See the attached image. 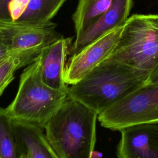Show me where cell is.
I'll return each mask as SVG.
<instances>
[{"label": "cell", "mask_w": 158, "mask_h": 158, "mask_svg": "<svg viewBox=\"0 0 158 158\" xmlns=\"http://www.w3.org/2000/svg\"><path fill=\"white\" fill-rule=\"evenodd\" d=\"M98 114L69 95L49 120L46 138L59 158H92Z\"/></svg>", "instance_id": "6da1fadb"}, {"label": "cell", "mask_w": 158, "mask_h": 158, "mask_svg": "<svg viewBox=\"0 0 158 158\" xmlns=\"http://www.w3.org/2000/svg\"><path fill=\"white\" fill-rule=\"evenodd\" d=\"M146 82L139 72L108 58L68 87L67 92L99 115Z\"/></svg>", "instance_id": "7a4b0ae2"}, {"label": "cell", "mask_w": 158, "mask_h": 158, "mask_svg": "<svg viewBox=\"0 0 158 158\" xmlns=\"http://www.w3.org/2000/svg\"><path fill=\"white\" fill-rule=\"evenodd\" d=\"M67 91L51 88L43 81L37 57L23 70L15 97L5 109L13 120L44 129L68 96Z\"/></svg>", "instance_id": "3957f363"}, {"label": "cell", "mask_w": 158, "mask_h": 158, "mask_svg": "<svg viewBox=\"0 0 158 158\" xmlns=\"http://www.w3.org/2000/svg\"><path fill=\"white\" fill-rule=\"evenodd\" d=\"M109 58L136 70L148 80L158 63V15L129 17Z\"/></svg>", "instance_id": "277c9868"}, {"label": "cell", "mask_w": 158, "mask_h": 158, "mask_svg": "<svg viewBox=\"0 0 158 158\" xmlns=\"http://www.w3.org/2000/svg\"><path fill=\"white\" fill-rule=\"evenodd\" d=\"M102 127L119 130L130 125L158 122V82L145 84L98 115Z\"/></svg>", "instance_id": "5b68a950"}, {"label": "cell", "mask_w": 158, "mask_h": 158, "mask_svg": "<svg viewBox=\"0 0 158 158\" xmlns=\"http://www.w3.org/2000/svg\"><path fill=\"white\" fill-rule=\"evenodd\" d=\"M122 27L108 31L70 56L64 73L67 85L77 83L110 56L119 41Z\"/></svg>", "instance_id": "8992f818"}, {"label": "cell", "mask_w": 158, "mask_h": 158, "mask_svg": "<svg viewBox=\"0 0 158 158\" xmlns=\"http://www.w3.org/2000/svg\"><path fill=\"white\" fill-rule=\"evenodd\" d=\"M57 27L52 21L0 22V41L10 51L40 47L64 37L56 30Z\"/></svg>", "instance_id": "52a82bcc"}, {"label": "cell", "mask_w": 158, "mask_h": 158, "mask_svg": "<svg viewBox=\"0 0 158 158\" xmlns=\"http://www.w3.org/2000/svg\"><path fill=\"white\" fill-rule=\"evenodd\" d=\"M118 131L117 158H158V122L135 123Z\"/></svg>", "instance_id": "ba28073f"}, {"label": "cell", "mask_w": 158, "mask_h": 158, "mask_svg": "<svg viewBox=\"0 0 158 158\" xmlns=\"http://www.w3.org/2000/svg\"><path fill=\"white\" fill-rule=\"evenodd\" d=\"M73 37H62L45 46L38 56L43 81L51 88L68 89L64 81L67 57L70 54Z\"/></svg>", "instance_id": "9c48e42d"}, {"label": "cell", "mask_w": 158, "mask_h": 158, "mask_svg": "<svg viewBox=\"0 0 158 158\" xmlns=\"http://www.w3.org/2000/svg\"><path fill=\"white\" fill-rule=\"evenodd\" d=\"M133 3V0H113L110 7L73 42L70 56L108 31L122 27L129 17Z\"/></svg>", "instance_id": "30bf717a"}, {"label": "cell", "mask_w": 158, "mask_h": 158, "mask_svg": "<svg viewBox=\"0 0 158 158\" xmlns=\"http://www.w3.org/2000/svg\"><path fill=\"white\" fill-rule=\"evenodd\" d=\"M13 124L22 154L30 158H59L48 143L43 128L15 120Z\"/></svg>", "instance_id": "8fae6325"}, {"label": "cell", "mask_w": 158, "mask_h": 158, "mask_svg": "<svg viewBox=\"0 0 158 158\" xmlns=\"http://www.w3.org/2000/svg\"><path fill=\"white\" fill-rule=\"evenodd\" d=\"M113 0H78L72 15L77 41L83 31L91 25L110 6Z\"/></svg>", "instance_id": "7c38bea8"}, {"label": "cell", "mask_w": 158, "mask_h": 158, "mask_svg": "<svg viewBox=\"0 0 158 158\" xmlns=\"http://www.w3.org/2000/svg\"><path fill=\"white\" fill-rule=\"evenodd\" d=\"M46 45L18 50L3 61L0 65V96L14 78L15 72L19 69L33 62L42 49Z\"/></svg>", "instance_id": "4fadbf2b"}, {"label": "cell", "mask_w": 158, "mask_h": 158, "mask_svg": "<svg viewBox=\"0 0 158 158\" xmlns=\"http://www.w3.org/2000/svg\"><path fill=\"white\" fill-rule=\"evenodd\" d=\"M22 154L15 136L13 120L5 108H0V158H21Z\"/></svg>", "instance_id": "5bb4252c"}, {"label": "cell", "mask_w": 158, "mask_h": 158, "mask_svg": "<svg viewBox=\"0 0 158 158\" xmlns=\"http://www.w3.org/2000/svg\"><path fill=\"white\" fill-rule=\"evenodd\" d=\"M67 0H30L18 20L30 22H47L56 15Z\"/></svg>", "instance_id": "9a60e30c"}, {"label": "cell", "mask_w": 158, "mask_h": 158, "mask_svg": "<svg viewBox=\"0 0 158 158\" xmlns=\"http://www.w3.org/2000/svg\"><path fill=\"white\" fill-rule=\"evenodd\" d=\"M30 0H10L9 12L12 20H18L26 10Z\"/></svg>", "instance_id": "2e32d148"}, {"label": "cell", "mask_w": 158, "mask_h": 158, "mask_svg": "<svg viewBox=\"0 0 158 158\" xmlns=\"http://www.w3.org/2000/svg\"><path fill=\"white\" fill-rule=\"evenodd\" d=\"M10 1V0H0V22L12 20L9 12Z\"/></svg>", "instance_id": "e0dca14e"}, {"label": "cell", "mask_w": 158, "mask_h": 158, "mask_svg": "<svg viewBox=\"0 0 158 158\" xmlns=\"http://www.w3.org/2000/svg\"><path fill=\"white\" fill-rule=\"evenodd\" d=\"M157 82H158V63L156 64L155 67L151 72L147 80L146 84L154 83Z\"/></svg>", "instance_id": "ac0fdd59"}, {"label": "cell", "mask_w": 158, "mask_h": 158, "mask_svg": "<svg viewBox=\"0 0 158 158\" xmlns=\"http://www.w3.org/2000/svg\"><path fill=\"white\" fill-rule=\"evenodd\" d=\"M16 51H9L6 48V47L2 44V43L0 41V59L6 58V57L12 55Z\"/></svg>", "instance_id": "d6986e66"}, {"label": "cell", "mask_w": 158, "mask_h": 158, "mask_svg": "<svg viewBox=\"0 0 158 158\" xmlns=\"http://www.w3.org/2000/svg\"><path fill=\"white\" fill-rule=\"evenodd\" d=\"M21 158H30V157H29V156L27 154H26L25 153H23Z\"/></svg>", "instance_id": "ffe728a7"}, {"label": "cell", "mask_w": 158, "mask_h": 158, "mask_svg": "<svg viewBox=\"0 0 158 158\" xmlns=\"http://www.w3.org/2000/svg\"><path fill=\"white\" fill-rule=\"evenodd\" d=\"M8 57H9V56H8ZM7 57H6V58H4V59H0V65H1V64L2 62H3V61H4V60H5V59L7 58Z\"/></svg>", "instance_id": "44dd1931"}]
</instances>
